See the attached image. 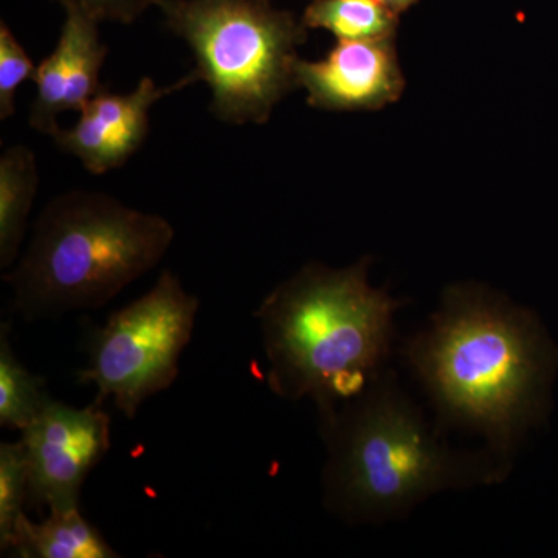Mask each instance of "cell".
I'll use <instances>...</instances> for the list:
<instances>
[{"label":"cell","instance_id":"cell-11","mask_svg":"<svg viewBox=\"0 0 558 558\" xmlns=\"http://www.w3.org/2000/svg\"><path fill=\"white\" fill-rule=\"evenodd\" d=\"M22 558H117L97 527L81 515L78 509L49 512L46 520L22 517L14 532L10 553Z\"/></svg>","mask_w":558,"mask_h":558},{"label":"cell","instance_id":"cell-14","mask_svg":"<svg viewBox=\"0 0 558 558\" xmlns=\"http://www.w3.org/2000/svg\"><path fill=\"white\" fill-rule=\"evenodd\" d=\"M10 323L0 328V427L24 432L51 402L46 379L32 373L14 352Z\"/></svg>","mask_w":558,"mask_h":558},{"label":"cell","instance_id":"cell-5","mask_svg":"<svg viewBox=\"0 0 558 558\" xmlns=\"http://www.w3.org/2000/svg\"><path fill=\"white\" fill-rule=\"evenodd\" d=\"M156 9L185 40L213 116L223 123L266 124L290 92L307 39L301 17L270 0H157Z\"/></svg>","mask_w":558,"mask_h":558},{"label":"cell","instance_id":"cell-15","mask_svg":"<svg viewBox=\"0 0 558 558\" xmlns=\"http://www.w3.org/2000/svg\"><path fill=\"white\" fill-rule=\"evenodd\" d=\"M27 451L22 439L0 444V550L9 554L28 505Z\"/></svg>","mask_w":558,"mask_h":558},{"label":"cell","instance_id":"cell-17","mask_svg":"<svg viewBox=\"0 0 558 558\" xmlns=\"http://www.w3.org/2000/svg\"><path fill=\"white\" fill-rule=\"evenodd\" d=\"M65 11H80L92 20L100 22H119L130 25L138 20L157 0H51Z\"/></svg>","mask_w":558,"mask_h":558},{"label":"cell","instance_id":"cell-7","mask_svg":"<svg viewBox=\"0 0 558 558\" xmlns=\"http://www.w3.org/2000/svg\"><path fill=\"white\" fill-rule=\"evenodd\" d=\"M21 439L31 472L27 508L78 509L87 476L109 453L110 416L97 400L84 409L51 400Z\"/></svg>","mask_w":558,"mask_h":558},{"label":"cell","instance_id":"cell-18","mask_svg":"<svg viewBox=\"0 0 558 558\" xmlns=\"http://www.w3.org/2000/svg\"><path fill=\"white\" fill-rule=\"evenodd\" d=\"M381 5L387 7L391 13H395L396 16H400V14L409 11L411 7L416 5L418 0H379Z\"/></svg>","mask_w":558,"mask_h":558},{"label":"cell","instance_id":"cell-9","mask_svg":"<svg viewBox=\"0 0 558 558\" xmlns=\"http://www.w3.org/2000/svg\"><path fill=\"white\" fill-rule=\"evenodd\" d=\"M299 89L307 105L332 112L379 110L405 90L395 38L337 40L318 61L300 58L295 65Z\"/></svg>","mask_w":558,"mask_h":558},{"label":"cell","instance_id":"cell-3","mask_svg":"<svg viewBox=\"0 0 558 558\" xmlns=\"http://www.w3.org/2000/svg\"><path fill=\"white\" fill-rule=\"evenodd\" d=\"M369 267L368 256L343 269L306 264L260 301L255 318L278 398L311 399L325 417L387 373L405 301L371 286Z\"/></svg>","mask_w":558,"mask_h":558},{"label":"cell","instance_id":"cell-1","mask_svg":"<svg viewBox=\"0 0 558 558\" xmlns=\"http://www.w3.org/2000/svg\"><path fill=\"white\" fill-rule=\"evenodd\" d=\"M407 365L427 392L436 427L483 435L506 470L545 416L557 352L538 318L505 295L458 282L444 290L427 329L403 341Z\"/></svg>","mask_w":558,"mask_h":558},{"label":"cell","instance_id":"cell-6","mask_svg":"<svg viewBox=\"0 0 558 558\" xmlns=\"http://www.w3.org/2000/svg\"><path fill=\"white\" fill-rule=\"evenodd\" d=\"M199 307L178 275L161 271L145 295L90 330L80 384L97 389V402L112 400L124 417L135 418L146 400L178 380Z\"/></svg>","mask_w":558,"mask_h":558},{"label":"cell","instance_id":"cell-2","mask_svg":"<svg viewBox=\"0 0 558 558\" xmlns=\"http://www.w3.org/2000/svg\"><path fill=\"white\" fill-rule=\"evenodd\" d=\"M323 506L352 526L407 519L447 490L492 486L509 470L484 451L450 449L389 368L357 398L319 417Z\"/></svg>","mask_w":558,"mask_h":558},{"label":"cell","instance_id":"cell-12","mask_svg":"<svg viewBox=\"0 0 558 558\" xmlns=\"http://www.w3.org/2000/svg\"><path fill=\"white\" fill-rule=\"evenodd\" d=\"M39 171L33 149L9 146L0 156V269L10 270L20 256L28 216L38 193Z\"/></svg>","mask_w":558,"mask_h":558},{"label":"cell","instance_id":"cell-10","mask_svg":"<svg viewBox=\"0 0 558 558\" xmlns=\"http://www.w3.org/2000/svg\"><path fill=\"white\" fill-rule=\"evenodd\" d=\"M100 22L80 11H65L57 47L36 69V95L28 124L40 134L60 130L58 117L68 110L81 112L102 90L100 73L108 47L100 36Z\"/></svg>","mask_w":558,"mask_h":558},{"label":"cell","instance_id":"cell-16","mask_svg":"<svg viewBox=\"0 0 558 558\" xmlns=\"http://www.w3.org/2000/svg\"><path fill=\"white\" fill-rule=\"evenodd\" d=\"M38 65L14 36L5 21L0 22V120L16 112V94L25 81L35 78Z\"/></svg>","mask_w":558,"mask_h":558},{"label":"cell","instance_id":"cell-8","mask_svg":"<svg viewBox=\"0 0 558 558\" xmlns=\"http://www.w3.org/2000/svg\"><path fill=\"white\" fill-rule=\"evenodd\" d=\"M199 81V72L194 69L167 86L143 76L128 94H113L102 87L81 110L80 120L69 130L60 128L51 138L58 149L78 159L90 174L119 170L148 138L154 106Z\"/></svg>","mask_w":558,"mask_h":558},{"label":"cell","instance_id":"cell-4","mask_svg":"<svg viewBox=\"0 0 558 558\" xmlns=\"http://www.w3.org/2000/svg\"><path fill=\"white\" fill-rule=\"evenodd\" d=\"M174 238L170 220L110 194H61L40 211L27 248L3 277L13 310L31 323L100 310L156 269Z\"/></svg>","mask_w":558,"mask_h":558},{"label":"cell","instance_id":"cell-13","mask_svg":"<svg viewBox=\"0 0 558 558\" xmlns=\"http://www.w3.org/2000/svg\"><path fill=\"white\" fill-rule=\"evenodd\" d=\"M301 21L307 31H326L337 40L395 38L399 27V16L379 0H312Z\"/></svg>","mask_w":558,"mask_h":558}]
</instances>
